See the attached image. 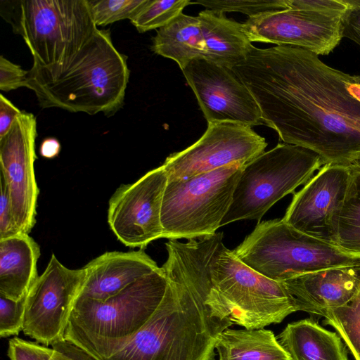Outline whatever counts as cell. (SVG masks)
Masks as SVG:
<instances>
[{
    "label": "cell",
    "mask_w": 360,
    "mask_h": 360,
    "mask_svg": "<svg viewBox=\"0 0 360 360\" xmlns=\"http://www.w3.org/2000/svg\"><path fill=\"white\" fill-rule=\"evenodd\" d=\"M354 78H355L356 81L357 82V83H359L360 84V75H354Z\"/></svg>",
    "instance_id": "cell-36"
},
{
    "label": "cell",
    "mask_w": 360,
    "mask_h": 360,
    "mask_svg": "<svg viewBox=\"0 0 360 360\" xmlns=\"http://www.w3.org/2000/svg\"><path fill=\"white\" fill-rule=\"evenodd\" d=\"M183 275L215 316L247 329L281 323L296 311L283 284L243 263L224 246L223 238L214 254L201 250L191 255Z\"/></svg>",
    "instance_id": "cell-2"
},
{
    "label": "cell",
    "mask_w": 360,
    "mask_h": 360,
    "mask_svg": "<svg viewBox=\"0 0 360 360\" xmlns=\"http://www.w3.org/2000/svg\"><path fill=\"white\" fill-rule=\"evenodd\" d=\"M205 42L204 58L232 69L240 64L255 47L242 23L210 10L198 13Z\"/></svg>",
    "instance_id": "cell-20"
},
{
    "label": "cell",
    "mask_w": 360,
    "mask_h": 360,
    "mask_svg": "<svg viewBox=\"0 0 360 360\" xmlns=\"http://www.w3.org/2000/svg\"><path fill=\"white\" fill-rule=\"evenodd\" d=\"M192 4L215 13L239 12L248 18L286 8L285 0H198Z\"/></svg>",
    "instance_id": "cell-29"
},
{
    "label": "cell",
    "mask_w": 360,
    "mask_h": 360,
    "mask_svg": "<svg viewBox=\"0 0 360 360\" xmlns=\"http://www.w3.org/2000/svg\"><path fill=\"white\" fill-rule=\"evenodd\" d=\"M286 8L242 23L251 42L291 46L327 55L342 39L346 0H285Z\"/></svg>",
    "instance_id": "cell-10"
},
{
    "label": "cell",
    "mask_w": 360,
    "mask_h": 360,
    "mask_svg": "<svg viewBox=\"0 0 360 360\" xmlns=\"http://www.w3.org/2000/svg\"><path fill=\"white\" fill-rule=\"evenodd\" d=\"M351 175L338 224L337 246L360 256V167L349 165Z\"/></svg>",
    "instance_id": "cell-24"
},
{
    "label": "cell",
    "mask_w": 360,
    "mask_h": 360,
    "mask_svg": "<svg viewBox=\"0 0 360 360\" xmlns=\"http://www.w3.org/2000/svg\"><path fill=\"white\" fill-rule=\"evenodd\" d=\"M323 166L307 148L278 143L245 165L221 226L242 219L261 220L278 200L306 184Z\"/></svg>",
    "instance_id": "cell-8"
},
{
    "label": "cell",
    "mask_w": 360,
    "mask_h": 360,
    "mask_svg": "<svg viewBox=\"0 0 360 360\" xmlns=\"http://www.w3.org/2000/svg\"><path fill=\"white\" fill-rule=\"evenodd\" d=\"M165 296L144 326L104 360H214L219 335L234 323L215 316L186 283L173 260L162 265Z\"/></svg>",
    "instance_id": "cell-4"
},
{
    "label": "cell",
    "mask_w": 360,
    "mask_h": 360,
    "mask_svg": "<svg viewBox=\"0 0 360 360\" xmlns=\"http://www.w3.org/2000/svg\"><path fill=\"white\" fill-rule=\"evenodd\" d=\"M8 356L10 360H98L65 338L54 342L50 348L15 338L9 340Z\"/></svg>",
    "instance_id": "cell-25"
},
{
    "label": "cell",
    "mask_w": 360,
    "mask_h": 360,
    "mask_svg": "<svg viewBox=\"0 0 360 360\" xmlns=\"http://www.w3.org/2000/svg\"><path fill=\"white\" fill-rule=\"evenodd\" d=\"M167 179L161 165L132 184L121 185L110 198L108 222L125 246L144 250L163 238L161 210Z\"/></svg>",
    "instance_id": "cell-13"
},
{
    "label": "cell",
    "mask_w": 360,
    "mask_h": 360,
    "mask_svg": "<svg viewBox=\"0 0 360 360\" xmlns=\"http://www.w3.org/2000/svg\"><path fill=\"white\" fill-rule=\"evenodd\" d=\"M219 360H291L274 333L267 329L227 328L219 335Z\"/></svg>",
    "instance_id": "cell-23"
},
{
    "label": "cell",
    "mask_w": 360,
    "mask_h": 360,
    "mask_svg": "<svg viewBox=\"0 0 360 360\" xmlns=\"http://www.w3.org/2000/svg\"><path fill=\"white\" fill-rule=\"evenodd\" d=\"M181 71L208 124H264L257 101L232 69L201 57Z\"/></svg>",
    "instance_id": "cell-14"
},
{
    "label": "cell",
    "mask_w": 360,
    "mask_h": 360,
    "mask_svg": "<svg viewBox=\"0 0 360 360\" xmlns=\"http://www.w3.org/2000/svg\"><path fill=\"white\" fill-rule=\"evenodd\" d=\"M37 136L35 116L21 111L8 133L0 138L1 181L8 191L15 224L25 233L36 223L39 193L34 172Z\"/></svg>",
    "instance_id": "cell-15"
},
{
    "label": "cell",
    "mask_w": 360,
    "mask_h": 360,
    "mask_svg": "<svg viewBox=\"0 0 360 360\" xmlns=\"http://www.w3.org/2000/svg\"><path fill=\"white\" fill-rule=\"evenodd\" d=\"M281 283L292 297L296 311L324 316L356 295L360 276L357 266H340L303 274Z\"/></svg>",
    "instance_id": "cell-17"
},
{
    "label": "cell",
    "mask_w": 360,
    "mask_h": 360,
    "mask_svg": "<svg viewBox=\"0 0 360 360\" xmlns=\"http://www.w3.org/2000/svg\"><path fill=\"white\" fill-rule=\"evenodd\" d=\"M350 175L349 165L322 166L294 194L283 220L304 233L337 245L338 218Z\"/></svg>",
    "instance_id": "cell-16"
},
{
    "label": "cell",
    "mask_w": 360,
    "mask_h": 360,
    "mask_svg": "<svg viewBox=\"0 0 360 360\" xmlns=\"http://www.w3.org/2000/svg\"><path fill=\"white\" fill-rule=\"evenodd\" d=\"M355 164L360 167V160H358L356 162H355Z\"/></svg>",
    "instance_id": "cell-37"
},
{
    "label": "cell",
    "mask_w": 360,
    "mask_h": 360,
    "mask_svg": "<svg viewBox=\"0 0 360 360\" xmlns=\"http://www.w3.org/2000/svg\"><path fill=\"white\" fill-rule=\"evenodd\" d=\"M25 314V297L13 300L0 295V336L7 338L22 331Z\"/></svg>",
    "instance_id": "cell-30"
},
{
    "label": "cell",
    "mask_w": 360,
    "mask_h": 360,
    "mask_svg": "<svg viewBox=\"0 0 360 360\" xmlns=\"http://www.w3.org/2000/svg\"><path fill=\"white\" fill-rule=\"evenodd\" d=\"M347 8L342 19V37L360 46V0H346Z\"/></svg>",
    "instance_id": "cell-32"
},
{
    "label": "cell",
    "mask_w": 360,
    "mask_h": 360,
    "mask_svg": "<svg viewBox=\"0 0 360 360\" xmlns=\"http://www.w3.org/2000/svg\"><path fill=\"white\" fill-rule=\"evenodd\" d=\"M4 2L3 18L24 39L34 65L46 66L68 60L98 30L87 0Z\"/></svg>",
    "instance_id": "cell-7"
},
{
    "label": "cell",
    "mask_w": 360,
    "mask_h": 360,
    "mask_svg": "<svg viewBox=\"0 0 360 360\" xmlns=\"http://www.w3.org/2000/svg\"><path fill=\"white\" fill-rule=\"evenodd\" d=\"M277 338L291 360H348L340 336L309 319L288 323Z\"/></svg>",
    "instance_id": "cell-21"
},
{
    "label": "cell",
    "mask_w": 360,
    "mask_h": 360,
    "mask_svg": "<svg viewBox=\"0 0 360 360\" xmlns=\"http://www.w3.org/2000/svg\"><path fill=\"white\" fill-rule=\"evenodd\" d=\"M148 0H87L93 20L98 26L131 20Z\"/></svg>",
    "instance_id": "cell-28"
},
{
    "label": "cell",
    "mask_w": 360,
    "mask_h": 360,
    "mask_svg": "<svg viewBox=\"0 0 360 360\" xmlns=\"http://www.w3.org/2000/svg\"><path fill=\"white\" fill-rule=\"evenodd\" d=\"M151 50L173 60L181 70L193 59L204 58L205 42L198 16L182 13L158 29L152 39Z\"/></svg>",
    "instance_id": "cell-22"
},
{
    "label": "cell",
    "mask_w": 360,
    "mask_h": 360,
    "mask_svg": "<svg viewBox=\"0 0 360 360\" xmlns=\"http://www.w3.org/2000/svg\"><path fill=\"white\" fill-rule=\"evenodd\" d=\"M60 150V144L55 138L45 139L40 146V154L45 158H53L56 157Z\"/></svg>",
    "instance_id": "cell-35"
},
{
    "label": "cell",
    "mask_w": 360,
    "mask_h": 360,
    "mask_svg": "<svg viewBox=\"0 0 360 360\" xmlns=\"http://www.w3.org/2000/svg\"><path fill=\"white\" fill-rule=\"evenodd\" d=\"M28 71L15 64L3 56H0V89L9 91L27 86Z\"/></svg>",
    "instance_id": "cell-31"
},
{
    "label": "cell",
    "mask_w": 360,
    "mask_h": 360,
    "mask_svg": "<svg viewBox=\"0 0 360 360\" xmlns=\"http://www.w3.org/2000/svg\"><path fill=\"white\" fill-rule=\"evenodd\" d=\"M267 145L250 127L211 123L196 142L170 154L162 165L169 181L184 180L232 164L245 166L262 154Z\"/></svg>",
    "instance_id": "cell-12"
},
{
    "label": "cell",
    "mask_w": 360,
    "mask_h": 360,
    "mask_svg": "<svg viewBox=\"0 0 360 360\" xmlns=\"http://www.w3.org/2000/svg\"><path fill=\"white\" fill-rule=\"evenodd\" d=\"M21 111L3 94H0V138L11 128Z\"/></svg>",
    "instance_id": "cell-34"
},
{
    "label": "cell",
    "mask_w": 360,
    "mask_h": 360,
    "mask_svg": "<svg viewBox=\"0 0 360 360\" xmlns=\"http://www.w3.org/2000/svg\"><path fill=\"white\" fill-rule=\"evenodd\" d=\"M360 276V266H357ZM324 324L332 326L343 339L355 360H360V288L347 304L328 310Z\"/></svg>",
    "instance_id": "cell-26"
},
{
    "label": "cell",
    "mask_w": 360,
    "mask_h": 360,
    "mask_svg": "<svg viewBox=\"0 0 360 360\" xmlns=\"http://www.w3.org/2000/svg\"><path fill=\"white\" fill-rule=\"evenodd\" d=\"M20 233L18 229L12 214L8 191L5 184L1 181L0 196V239L8 238Z\"/></svg>",
    "instance_id": "cell-33"
},
{
    "label": "cell",
    "mask_w": 360,
    "mask_h": 360,
    "mask_svg": "<svg viewBox=\"0 0 360 360\" xmlns=\"http://www.w3.org/2000/svg\"><path fill=\"white\" fill-rule=\"evenodd\" d=\"M40 247L28 233L0 239V295L13 300L25 297L38 278Z\"/></svg>",
    "instance_id": "cell-19"
},
{
    "label": "cell",
    "mask_w": 360,
    "mask_h": 360,
    "mask_svg": "<svg viewBox=\"0 0 360 360\" xmlns=\"http://www.w3.org/2000/svg\"><path fill=\"white\" fill-rule=\"evenodd\" d=\"M285 143L318 154L323 165L360 160V84L302 48L254 47L232 68Z\"/></svg>",
    "instance_id": "cell-1"
},
{
    "label": "cell",
    "mask_w": 360,
    "mask_h": 360,
    "mask_svg": "<svg viewBox=\"0 0 360 360\" xmlns=\"http://www.w3.org/2000/svg\"><path fill=\"white\" fill-rule=\"evenodd\" d=\"M84 278V268L69 269L52 254L25 296V335L45 346L63 339Z\"/></svg>",
    "instance_id": "cell-11"
},
{
    "label": "cell",
    "mask_w": 360,
    "mask_h": 360,
    "mask_svg": "<svg viewBox=\"0 0 360 360\" xmlns=\"http://www.w3.org/2000/svg\"><path fill=\"white\" fill-rule=\"evenodd\" d=\"M127 59L115 47L110 30H98L68 60L46 66L33 64L26 87L43 108L112 115L124 104L130 75Z\"/></svg>",
    "instance_id": "cell-3"
},
{
    "label": "cell",
    "mask_w": 360,
    "mask_h": 360,
    "mask_svg": "<svg viewBox=\"0 0 360 360\" xmlns=\"http://www.w3.org/2000/svg\"><path fill=\"white\" fill-rule=\"evenodd\" d=\"M244 167L232 164L187 179H167L161 210L163 238L189 239L215 233Z\"/></svg>",
    "instance_id": "cell-9"
},
{
    "label": "cell",
    "mask_w": 360,
    "mask_h": 360,
    "mask_svg": "<svg viewBox=\"0 0 360 360\" xmlns=\"http://www.w3.org/2000/svg\"><path fill=\"white\" fill-rule=\"evenodd\" d=\"M190 0H148L138 13L130 20L139 32L160 29L183 13Z\"/></svg>",
    "instance_id": "cell-27"
},
{
    "label": "cell",
    "mask_w": 360,
    "mask_h": 360,
    "mask_svg": "<svg viewBox=\"0 0 360 360\" xmlns=\"http://www.w3.org/2000/svg\"><path fill=\"white\" fill-rule=\"evenodd\" d=\"M83 268L85 278L78 297L104 301L159 266L140 249L106 252Z\"/></svg>",
    "instance_id": "cell-18"
},
{
    "label": "cell",
    "mask_w": 360,
    "mask_h": 360,
    "mask_svg": "<svg viewBox=\"0 0 360 360\" xmlns=\"http://www.w3.org/2000/svg\"><path fill=\"white\" fill-rule=\"evenodd\" d=\"M168 280L162 267L104 301L77 297L64 338L98 360L122 349L151 318Z\"/></svg>",
    "instance_id": "cell-5"
},
{
    "label": "cell",
    "mask_w": 360,
    "mask_h": 360,
    "mask_svg": "<svg viewBox=\"0 0 360 360\" xmlns=\"http://www.w3.org/2000/svg\"><path fill=\"white\" fill-rule=\"evenodd\" d=\"M233 252L246 265L278 282L328 268L360 266V256L304 233L283 219L258 223Z\"/></svg>",
    "instance_id": "cell-6"
}]
</instances>
